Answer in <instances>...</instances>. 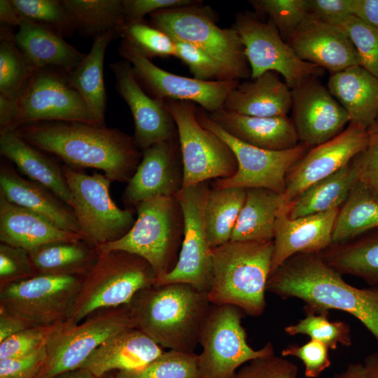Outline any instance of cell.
I'll use <instances>...</instances> for the list:
<instances>
[{
  "label": "cell",
  "mask_w": 378,
  "mask_h": 378,
  "mask_svg": "<svg viewBox=\"0 0 378 378\" xmlns=\"http://www.w3.org/2000/svg\"><path fill=\"white\" fill-rule=\"evenodd\" d=\"M13 132L64 164L102 170L111 182L127 183L142 157L133 136L106 125L44 121L22 125Z\"/></svg>",
  "instance_id": "1"
},
{
  "label": "cell",
  "mask_w": 378,
  "mask_h": 378,
  "mask_svg": "<svg viewBox=\"0 0 378 378\" xmlns=\"http://www.w3.org/2000/svg\"><path fill=\"white\" fill-rule=\"evenodd\" d=\"M328 265L320 253L293 255L273 272L267 290L302 300L305 312H346L359 320L378 341V287L358 288Z\"/></svg>",
  "instance_id": "2"
},
{
  "label": "cell",
  "mask_w": 378,
  "mask_h": 378,
  "mask_svg": "<svg viewBox=\"0 0 378 378\" xmlns=\"http://www.w3.org/2000/svg\"><path fill=\"white\" fill-rule=\"evenodd\" d=\"M211 304L207 293L171 283L139 290L127 306L134 328L161 347L194 352Z\"/></svg>",
  "instance_id": "3"
},
{
  "label": "cell",
  "mask_w": 378,
  "mask_h": 378,
  "mask_svg": "<svg viewBox=\"0 0 378 378\" xmlns=\"http://www.w3.org/2000/svg\"><path fill=\"white\" fill-rule=\"evenodd\" d=\"M273 250V240L230 241L213 248L210 302L234 305L253 316L262 314Z\"/></svg>",
  "instance_id": "4"
},
{
  "label": "cell",
  "mask_w": 378,
  "mask_h": 378,
  "mask_svg": "<svg viewBox=\"0 0 378 378\" xmlns=\"http://www.w3.org/2000/svg\"><path fill=\"white\" fill-rule=\"evenodd\" d=\"M69 74L54 67L38 69L15 97L0 96V134L36 122L95 124L83 98L70 85Z\"/></svg>",
  "instance_id": "5"
},
{
  "label": "cell",
  "mask_w": 378,
  "mask_h": 378,
  "mask_svg": "<svg viewBox=\"0 0 378 378\" xmlns=\"http://www.w3.org/2000/svg\"><path fill=\"white\" fill-rule=\"evenodd\" d=\"M137 218L120 239L97 246L99 251L120 250L137 255L153 267L157 278L176 265L181 246L183 218L176 197H155L139 203Z\"/></svg>",
  "instance_id": "6"
},
{
  "label": "cell",
  "mask_w": 378,
  "mask_h": 378,
  "mask_svg": "<svg viewBox=\"0 0 378 378\" xmlns=\"http://www.w3.org/2000/svg\"><path fill=\"white\" fill-rule=\"evenodd\" d=\"M99 251L85 277L67 321L77 324L94 312L127 305L139 290L154 286L157 276L143 258L120 250Z\"/></svg>",
  "instance_id": "7"
},
{
  "label": "cell",
  "mask_w": 378,
  "mask_h": 378,
  "mask_svg": "<svg viewBox=\"0 0 378 378\" xmlns=\"http://www.w3.org/2000/svg\"><path fill=\"white\" fill-rule=\"evenodd\" d=\"M202 3L159 10L150 15L151 24L170 37L202 50L227 71L232 80L251 78V71L237 31L222 29L216 15Z\"/></svg>",
  "instance_id": "8"
},
{
  "label": "cell",
  "mask_w": 378,
  "mask_h": 378,
  "mask_svg": "<svg viewBox=\"0 0 378 378\" xmlns=\"http://www.w3.org/2000/svg\"><path fill=\"white\" fill-rule=\"evenodd\" d=\"M85 276L37 274L0 287V309L31 326L66 323Z\"/></svg>",
  "instance_id": "9"
},
{
  "label": "cell",
  "mask_w": 378,
  "mask_h": 378,
  "mask_svg": "<svg viewBox=\"0 0 378 378\" xmlns=\"http://www.w3.org/2000/svg\"><path fill=\"white\" fill-rule=\"evenodd\" d=\"M164 102L177 127L183 168L182 188L232 176L237 170L233 151L224 140L200 124L195 104L172 99Z\"/></svg>",
  "instance_id": "10"
},
{
  "label": "cell",
  "mask_w": 378,
  "mask_h": 378,
  "mask_svg": "<svg viewBox=\"0 0 378 378\" xmlns=\"http://www.w3.org/2000/svg\"><path fill=\"white\" fill-rule=\"evenodd\" d=\"M62 167L84 239L98 246L125 235L135 222L134 211L131 208L120 209L113 201L111 181L99 173L89 175L66 164Z\"/></svg>",
  "instance_id": "11"
},
{
  "label": "cell",
  "mask_w": 378,
  "mask_h": 378,
  "mask_svg": "<svg viewBox=\"0 0 378 378\" xmlns=\"http://www.w3.org/2000/svg\"><path fill=\"white\" fill-rule=\"evenodd\" d=\"M132 328L127 305L97 310L77 324L63 323L50 336L44 365L36 378H50L80 368L106 340Z\"/></svg>",
  "instance_id": "12"
},
{
  "label": "cell",
  "mask_w": 378,
  "mask_h": 378,
  "mask_svg": "<svg viewBox=\"0 0 378 378\" xmlns=\"http://www.w3.org/2000/svg\"><path fill=\"white\" fill-rule=\"evenodd\" d=\"M242 312L231 304H211L199 341L202 378H232L241 365L274 354L271 342L258 350L248 344Z\"/></svg>",
  "instance_id": "13"
},
{
  "label": "cell",
  "mask_w": 378,
  "mask_h": 378,
  "mask_svg": "<svg viewBox=\"0 0 378 378\" xmlns=\"http://www.w3.org/2000/svg\"><path fill=\"white\" fill-rule=\"evenodd\" d=\"M196 115L202 126L225 141L233 151L237 162L236 173L227 178L216 179L212 184L214 188H263L284 195L288 172L310 148L299 143L295 147L284 150L260 148L230 135L213 122L202 108L197 107Z\"/></svg>",
  "instance_id": "14"
},
{
  "label": "cell",
  "mask_w": 378,
  "mask_h": 378,
  "mask_svg": "<svg viewBox=\"0 0 378 378\" xmlns=\"http://www.w3.org/2000/svg\"><path fill=\"white\" fill-rule=\"evenodd\" d=\"M209 189V184L204 182L182 188L176 196L183 218L181 246L176 265L157 278L155 286L183 283L208 294L213 276V254L203 211Z\"/></svg>",
  "instance_id": "15"
},
{
  "label": "cell",
  "mask_w": 378,
  "mask_h": 378,
  "mask_svg": "<svg viewBox=\"0 0 378 378\" xmlns=\"http://www.w3.org/2000/svg\"><path fill=\"white\" fill-rule=\"evenodd\" d=\"M232 27L244 45L251 78L274 71L292 90L322 74L321 68L302 60L270 22H264L251 13L241 12L237 13Z\"/></svg>",
  "instance_id": "16"
},
{
  "label": "cell",
  "mask_w": 378,
  "mask_h": 378,
  "mask_svg": "<svg viewBox=\"0 0 378 378\" xmlns=\"http://www.w3.org/2000/svg\"><path fill=\"white\" fill-rule=\"evenodd\" d=\"M118 52L131 64L136 80L153 98L190 102L207 113L223 108L228 94L239 83L236 80H202L168 72L125 40H122Z\"/></svg>",
  "instance_id": "17"
},
{
  "label": "cell",
  "mask_w": 378,
  "mask_h": 378,
  "mask_svg": "<svg viewBox=\"0 0 378 378\" xmlns=\"http://www.w3.org/2000/svg\"><path fill=\"white\" fill-rule=\"evenodd\" d=\"M368 140V129L350 122L334 138L309 148L286 175L284 195L286 204L289 206L309 187L349 164L366 148Z\"/></svg>",
  "instance_id": "18"
},
{
  "label": "cell",
  "mask_w": 378,
  "mask_h": 378,
  "mask_svg": "<svg viewBox=\"0 0 378 378\" xmlns=\"http://www.w3.org/2000/svg\"><path fill=\"white\" fill-rule=\"evenodd\" d=\"M292 117L300 143L310 148L340 134L349 117L328 89L312 77L291 90Z\"/></svg>",
  "instance_id": "19"
},
{
  "label": "cell",
  "mask_w": 378,
  "mask_h": 378,
  "mask_svg": "<svg viewBox=\"0 0 378 378\" xmlns=\"http://www.w3.org/2000/svg\"><path fill=\"white\" fill-rule=\"evenodd\" d=\"M141 152V160L123 192L125 204L135 207L153 197H176L183 183L178 139L156 143Z\"/></svg>",
  "instance_id": "20"
},
{
  "label": "cell",
  "mask_w": 378,
  "mask_h": 378,
  "mask_svg": "<svg viewBox=\"0 0 378 378\" xmlns=\"http://www.w3.org/2000/svg\"><path fill=\"white\" fill-rule=\"evenodd\" d=\"M110 69L115 76V88L132 114L136 146L142 151L156 143L177 139V127L164 101L144 91L131 64L120 60L111 64Z\"/></svg>",
  "instance_id": "21"
},
{
  "label": "cell",
  "mask_w": 378,
  "mask_h": 378,
  "mask_svg": "<svg viewBox=\"0 0 378 378\" xmlns=\"http://www.w3.org/2000/svg\"><path fill=\"white\" fill-rule=\"evenodd\" d=\"M286 42L302 60L325 69L331 74L361 65L345 31L310 13Z\"/></svg>",
  "instance_id": "22"
},
{
  "label": "cell",
  "mask_w": 378,
  "mask_h": 378,
  "mask_svg": "<svg viewBox=\"0 0 378 378\" xmlns=\"http://www.w3.org/2000/svg\"><path fill=\"white\" fill-rule=\"evenodd\" d=\"M288 206L280 214L274 232L271 274L298 253H318L332 244V232L340 209L290 218Z\"/></svg>",
  "instance_id": "23"
},
{
  "label": "cell",
  "mask_w": 378,
  "mask_h": 378,
  "mask_svg": "<svg viewBox=\"0 0 378 378\" xmlns=\"http://www.w3.org/2000/svg\"><path fill=\"white\" fill-rule=\"evenodd\" d=\"M0 193L10 202L44 217L59 228L83 236L71 206L46 188L22 177L5 163L0 167Z\"/></svg>",
  "instance_id": "24"
},
{
  "label": "cell",
  "mask_w": 378,
  "mask_h": 378,
  "mask_svg": "<svg viewBox=\"0 0 378 378\" xmlns=\"http://www.w3.org/2000/svg\"><path fill=\"white\" fill-rule=\"evenodd\" d=\"M207 115L230 135L260 148L284 150L300 143L293 122L288 115L249 116L224 108Z\"/></svg>",
  "instance_id": "25"
},
{
  "label": "cell",
  "mask_w": 378,
  "mask_h": 378,
  "mask_svg": "<svg viewBox=\"0 0 378 378\" xmlns=\"http://www.w3.org/2000/svg\"><path fill=\"white\" fill-rule=\"evenodd\" d=\"M162 352V347L152 339L132 328L106 340L80 368L101 378L113 370H129L144 366Z\"/></svg>",
  "instance_id": "26"
},
{
  "label": "cell",
  "mask_w": 378,
  "mask_h": 378,
  "mask_svg": "<svg viewBox=\"0 0 378 378\" xmlns=\"http://www.w3.org/2000/svg\"><path fill=\"white\" fill-rule=\"evenodd\" d=\"M292 106L291 89L274 71L239 83L228 94L223 108L256 117L287 115Z\"/></svg>",
  "instance_id": "27"
},
{
  "label": "cell",
  "mask_w": 378,
  "mask_h": 378,
  "mask_svg": "<svg viewBox=\"0 0 378 378\" xmlns=\"http://www.w3.org/2000/svg\"><path fill=\"white\" fill-rule=\"evenodd\" d=\"M85 239L44 217L8 201L0 193V241L29 253L46 244Z\"/></svg>",
  "instance_id": "28"
},
{
  "label": "cell",
  "mask_w": 378,
  "mask_h": 378,
  "mask_svg": "<svg viewBox=\"0 0 378 378\" xmlns=\"http://www.w3.org/2000/svg\"><path fill=\"white\" fill-rule=\"evenodd\" d=\"M15 40L34 71L54 67L70 74L87 55L66 43L55 31L24 18Z\"/></svg>",
  "instance_id": "29"
},
{
  "label": "cell",
  "mask_w": 378,
  "mask_h": 378,
  "mask_svg": "<svg viewBox=\"0 0 378 378\" xmlns=\"http://www.w3.org/2000/svg\"><path fill=\"white\" fill-rule=\"evenodd\" d=\"M0 154L28 179L46 188L69 206L73 200L62 167L14 132L0 134Z\"/></svg>",
  "instance_id": "30"
},
{
  "label": "cell",
  "mask_w": 378,
  "mask_h": 378,
  "mask_svg": "<svg viewBox=\"0 0 378 378\" xmlns=\"http://www.w3.org/2000/svg\"><path fill=\"white\" fill-rule=\"evenodd\" d=\"M327 88L350 122L368 129L378 118V78L361 66L331 74Z\"/></svg>",
  "instance_id": "31"
},
{
  "label": "cell",
  "mask_w": 378,
  "mask_h": 378,
  "mask_svg": "<svg viewBox=\"0 0 378 378\" xmlns=\"http://www.w3.org/2000/svg\"><path fill=\"white\" fill-rule=\"evenodd\" d=\"M288 206L284 195L270 189H246L230 241L273 240L278 218Z\"/></svg>",
  "instance_id": "32"
},
{
  "label": "cell",
  "mask_w": 378,
  "mask_h": 378,
  "mask_svg": "<svg viewBox=\"0 0 378 378\" xmlns=\"http://www.w3.org/2000/svg\"><path fill=\"white\" fill-rule=\"evenodd\" d=\"M118 35L115 32H107L94 37L90 52L69 74L70 85L81 96L97 125H105L104 55L107 46Z\"/></svg>",
  "instance_id": "33"
},
{
  "label": "cell",
  "mask_w": 378,
  "mask_h": 378,
  "mask_svg": "<svg viewBox=\"0 0 378 378\" xmlns=\"http://www.w3.org/2000/svg\"><path fill=\"white\" fill-rule=\"evenodd\" d=\"M37 274L86 276L99 256L96 246L85 239L56 241L29 252Z\"/></svg>",
  "instance_id": "34"
},
{
  "label": "cell",
  "mask_w": 378,
  "mask_h": 378,
  "mask_svg": "<svg viewBox=\"0 0 378 378\" xmlns=\"http://www.w3.org/2000/svg\"><path fill=\"white\" fill-rule=\"evenodd\" d=\"M319 253L342 275L355 276L378 286V228L353 239L333 244Z\"/></svg>",
  "instance_id": "35"
},
{
  "label": "cell",
  "mask_w": 378,
  "mask_h": 378,
  "mask_svg": "<svg viewBox=\"0 0 378 378\" xmlns=\"http://www.w3.org/2000/svg\"><path fill=\"white\" fill-rule=\"evenodd\" d=\"M352 160L335 174L304 190L289 204L288 216L296 218L340 209L358 181V172Z\"/></svg>",
  "instance_id": "36"
},
{
  "label": "cell",
  "mask_w": 378,
  "mask_h": 378,
  "mask_svg": "<svg viewBox=\"0 0 378 378\" xmlns=\"http://www.w3.org/2000/svg\"><path fill=\"white\" fill-rule=\"evenodd\" d=\"M246 195V189L242 188H209L203 217L212 249L230 241Z\"/></svg>",
  "instance_id": "37"
},
{
  "label": "cell",
  "mask_w": 378,
  "mask_h": 378,
  "mask_svg": "<svg viewBox=\"0 0 378 378\" xmlns=\"http://www.w3.org/2000/svg\"><path fill=\"white\" fill-rule=\"evenodd\" d=\"M377 228L378 197L358 181L339 209L332 232V242H344Z\"/></svg>",
  "instance_id": "38"
},
{
  "label": "cell",
  "mask_w": 378,
  "mask_h": 378,
  "mask_svg": "<svg viewBox=\"0 0 378 378\" xmlns=\"http://www.w3.org/2000/svg\"><path fill=\"white\" fill-rule=\"evenodd\" d=\"M76 31L93 38L107 32H118L125 22L122 0H62ZM118 34V33H117Z\"/></svg>",
  "instance_id": "39"
},
{
  "label": "cell",
  "mask_w": 378,
  "mask_h": 378,
  "mask_svg": "<svg viewBox=\"0 0 378 378\" xmlns=\"http://www.w3.org/2000/svg\"><path fill=\"white\" fill-rule=\"evenodd\" d=\"M34 71L16 44L8 26L0 31V96L15 97Z\"/></svg>",
  "instance_id": "40"
},
{
  "label": "cell",
  "mask_w": 378,
  "mask_h": 378,
  "mask_svg": "<svg viewBox=\"0 0 378 378\" xmlns=\"http://www.w3.org/2000/svg\"><path fill=\"white\" fill-rule=\"evenodd\" d=\"M114 378H202L198 355L176 350L163 351L138 368L118 371Z\"/></svg>",
  "instance_id": "41"
},
{
  "label": "cell",
  "mask_w": 378,
  "mask_h": 378,
  "mask_svg": "<svg viewBox=\"0 0 378 378\" xmlns=\"http://www.w3.org/2000/svg\"><path fill=\"white\" fill-rule=\"evenodd\" d=\"M118 36L148 58L175 56L174 41L164 31L142 20L127 21L118 30Z\"/></svg>",
  "instance_id": "42"
},
{
  "label": "cell",
  "mask_w": 378,
  "mask_h": 378,
  "mask_svg": "<svg viewBox=\"0 0 378 378\" xmlns=\"http://www.w3.org/2000/svg\"><path fill=\"white\" fill-rule=\"evenodd\" d=\"M284 331L290 335H308L312 340L326 344L330 349H336L339 344L349 346L352 343L349 324L330 321L328 313L305 312L304 318L286 326Z\"/></svg>",
  "instance_id": "43"
},
{
  "label": "cell",
  "mask_w": 378,
  "mask_h": 378,
  "mask_svg": "<svg viewBox=\"0 0 378 378\" xmlns=\"http://www.w3.org/2000/svg\"><path fill=\"white\" fill-rule=\"evenodd\" d=\"M25 19L50 28L62 36H71L76 28L62 0H10Z\"/></svg>",
  "instance_id": "44"
},
{
  "label": "cell",
  "mask_w": 378,
  "mask_h": 378,
  "mask_svg": "<svg viewBox=\"0 0 378 378\" xmlns=\"http://www.w3.org/2000/svg\"><path fill=\"white\" fill-rule=\"evenodd\" d=\"M249 3L258 13L267 16L286 41L309 13L308 0H252Z\"/></svg>",
  "instance_id": "45"
},
{
  "label": "cell",
  "mask_w": 378,
  "mask_h": 378,
  "mask_svg": "<svg viewBox=\"0 0 378 378\" xmlns=\"http://www.w3.org/2000/svg\"><path fill=\"white\" fill-rule=\"evenodd\" d=\"M339 26L354 46L361 66L378 78V29L350 15Z\"/></svg>",
  "instance_id": "46"
},
{
  "label": "cell",
  "mask_w": 378,
  "mask_h": 378,
  "mask_svg": "<svg viewBox=\"0 0 378 378\" xmlns=\"http://www.w3.org/2000/svg\"><path fill=\"white\" fill-rule=\"evenodd\" d=\"M175 57L187 65L194 78L202 80H232L223 66L214 58L194 45L172 38Z\"/></svg>",
  "instance_id": "47"
},
{
  "label": "cell",
  "mask_w": 378,
  "mask_h": 378,
  "mask_svg": "<svg viewBox=\"0 0 378 378\" xmlns=\"http://www.w3.org/2000/svg\"><path fill=\"white\" fill-rule=\"evenodd\" d=\"M63 323L29 327L0 342V360L25 355L43 347L52 334Z\"/></svg>",
  "instance_id": "48"
},
{
  "label": "cell",
  "mask_w": 378,
  "mask_h": 378,
  "mask_svg": "<svg viewBox=\"0 0 378 378\" xmlns=\"http://www.w3.org/2000/svg\"><path fill=\"white\" fill-rule=\"evenodd\" d=\"M37 275L29 253L5 243L0 244V287Z\"/></svg>",
  "instance_id": "49"
},
{
  "label": "cell",
  "mask_w": 378,
  "mask_h": 378,
  "mask_svg": "<svg viewBox=\"0 0 378 378\" xmlns=\"http://www.w3.org/2000/svg\"><path fill=\"white\" fill-rule=\"evenodd\" d=\"M298 373L296 365L274 354L249 361L232 378H297Z\"/></svg>",
  "instance_id": "50"
},
{
  "label": "cell",
  "mask_w": 378,
  "mask_h": 378,
  "mask_svg": "<svg viewBox=\"0 0 378 378\" xmlns=\"http://www.w3.org/2000/svg\"><path fill=\"white\" fill-rule=\"evenodd\" d=\"M328 350L329 347L326 344L311 339L302 345L295 344L288 346L282 350L281 356L298 358L305 367L304 376L307 378H316L331 365Z\"/></svg>",
  "instance_id": "51"
},
{
  "label": "cell",
  "mask_w": 378,
  "mask_h": 378,
  "mask_svg": "<svg viewBox=\"0 0 378 378\" xmlns=\"http://www.w3.org/2000/svg\"><path fill=\"white\" fill-rule=\"evenodd\" d=\"M368 131L369 140L366 148L352 160L358 172V181L378 197V118Z\"/></svg>",
  "instance_id": "52"
},
{
  "label": "cell",
  "mask_w": 378,
  "mask_h": 378,
  "mask_svg": "<svg viewBox=\"0 0 378 378\" xmlns=\"http://www.w3.org/2000/svg\"><path fill=\"white\" fill-rule=\"evenodd\" d=\"M46 346L34 352L0 360V378H36L46 360Z\"/></svg>",
  "instance_id": "53"
},
{
  "label": "cell",
  "mask_w": 378,
  "mask_h": 378,
  "mask_svg": "<svg viewBox=\"0 0 378 378\" xmlns=\"http://www.w3.org/2000/svg\"><path fill=\"white\" fill-rule=\"evenodd\" d=\"M195 0H122V10L125 20H142L147 14L155 12L196 5Z\"/></svg>",
  "instance_id": "54"
},
{
  "label": "cell",
  "mask_w": 378,
  "mask_h": 378,
  "mask_svg": "<svg viewBox=\"0 0 378 378\" xmlns=\"http://www.w3.org/2000/svg\"><path fill=\"white\" fill-rule=\"evenodd\" d=\"M309 13L329 24L340 25L352 15L349 0H308Z\"/></svg>",
  "instance_id": "55"
},
{
  "label": "cell",
  "mask_w": 378,
  "mask_h": 378,
  "mask_svg": "<svg viewBox=\"0 0 378 378\" xmlns=\"http://www.w3.org/2000/svg\"><path fill=\"white\" fill-rule=\"evenodd\" d=\"M352 15L378 29V0H349Z\"/></svg>",
  "instance_id": "56"
},
{
  "label": "cell",
  "mask_w": 378,
  "mask_h": 378,
  "mask_svg": "<svg viewBox=\"0 0 378 378\" xmlns=\"http://www.w3.org/2000/svg\"><path fill=\"white\" fill-rule=\"evenodd\" d=\"M29 327L23 320L0 309V342Z\"/></svg>",
  "instance_id": "57"
},
{
  "label": "cell",
  "mask_w": 378,
  "mask_h": 378,
  "mask_svg": "<svg viewBox=\"0 0 378 378\" xmlns=\"http://www.w3.org/2000/svg\"><path fill=\"white\" fill-rule=\"evenodd\" d=\"M22 18L10 0L0 1V21L1 24L6 26L19 27Z\"/></svg>",
  "instance_id": "58"
},
{
  "label": "cell",
  "mask_w": 378,
  "mask_h": 378,
  "mask_svg": "<svg viewBox=\"0 0 378 378\" xmlns=\"http://www.w3.org/2000/svg\"><path fill=\"white\" fill-rule=\"evenodd\" d=\"M328 378H370L364 364L350 363L346 368Z\"/></svg>",
  "instance_id": "59"
},
{
  "label": "cell",
  "mask_w": 378,
  "mask_h": 378,
  "mask_svg": "<svg viewBox=\"0 0 378 378\" xmlns=\"http://www.w3.org/2000/svg\"><path fill=\"white\" fill-rule=\"evenodd\" d=\"M50 378H98L90 371L83 368H78L75 370L64 372L56 374Z\"/></svg>",
  "instance_id": "60"
},
{
  "label": "cell",
  "mask_w": 378,
  "mask_h": 378,
  "mask_svg": "<svg viewBox=\"0 0 378 378\" xmlns=\"http://www.w3.org/2000/svg\"><path fill=\"white\" fill-rule=\"evenodd\" d=\"M363 364L370 378H378V353L368 356Z\"/></svg>",
  "instance_id": "61"
},
{
  "label": "cell",
  "mask_w": 378,
  "mask_h": 378,
  "mask_svg": "<svg viewBox=\"0 0 378 378\" xmlns=\"http://www.w3.org/2000/svg\"><path fill=\"white\" fill-rule=\"evenodd\" d=\"M101 378H114V377H113V376H107L106 374H105L104 376H103Z\"/></svg>",
  "instance_id": "62"
}]
</instances>
